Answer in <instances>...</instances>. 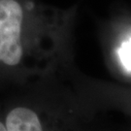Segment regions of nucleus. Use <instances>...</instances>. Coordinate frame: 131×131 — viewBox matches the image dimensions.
I'll return each instance as SVG.
<instances>
[{
	"instance_id": "f257e3e1",
	"label": "nucleus",
	"mask_w": 131,
	"mask_h": 131,
	"mask_svg": "<svg viewBox=\"0 0 131 131\" xmlns=\"http://www.w3.org/2000/svg\"><path fill=\"white\" fill-rule=\"evenodd\" d=\"M53 25L32 1L0 0V65L25 70Z\"/></svg>"
},
{
	"instance_id": "f03ea898",
	"label": "nucleus",
	"mask_w": 131,
	"mask_h": 131,
	"mask_svg": "<svg viewBox=\"0 0 131 131\" xmlns=\"http://www.w3.org/2000/svg\"><path fill=\"white\" fill-rule=\"evenodd\" d=\"M3 119L7 131H44L39 115L25 105L10 109Z\"/></svg>"
},
{
	"instance_id": "7ed1b4c3",
	"label": "nucleus",
	"mask_w": 131,
	"mask_h": 131,
	"mask_svg": "<svg viewBox=\"0 0 131 131\" xmlns=\"http://www.w3.org/2000/svg\"><path fill=\"white\" fill-rule=\"evenodd\" d=\"M117 54L124 69L131 74V37L122 43L117 50Z\"/></svg>"
},
{
	"instance_id": "20e7f679",
	"label": "nucleus",
	"mask_w": 131,
	"mask_h": 131,
	"mask_svg": "<svg viewBox=\"0 0 131 131\" xmlns=\"http://www.w3.org/2000/svg\"><path fill=\"white\" fill-rule=\"evenodd\" d=\"M0 131H7L6 130V126H5L4 119L0 117Z\"/></svg>"
}]
</instances>
